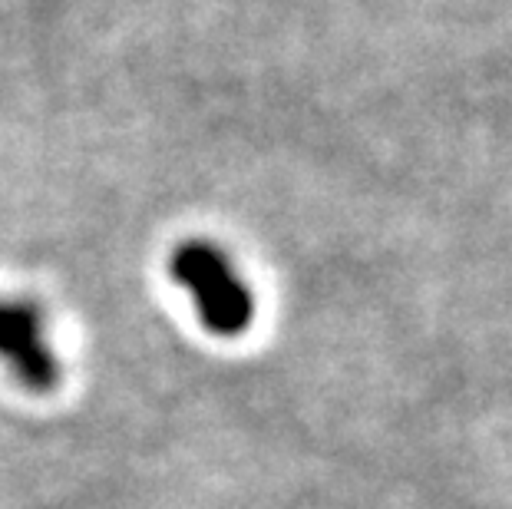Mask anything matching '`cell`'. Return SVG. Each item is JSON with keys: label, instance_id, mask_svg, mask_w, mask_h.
<instances>
[{"label": "cell", "instance_id": "cell-1", "mask_svg": "<svg viewBox=\"0 0 512 509\" xmlns=\"http://www.w3.org/2000/svg\"><path fill=\"white\" fill-rule=\"evenodd\" d=\"M169 275L189 291L192 308L215 338H238L255 318V298L235 262L215 242L189 238L169 258Z\"/></svg>", "mask_w": 512, "mask_h": 509}, {"label": "cell", "instance_id": "cell-2", "mask_svg": "<svg viewBox=\"0 0 512 509\" xmlns=\"http://www.w3.org/2000/svg\"><path fill=\"white\" fill-rule=\"evenodd\" d=\"M0 364L27 394L43 397L60 387V357L47 318L30 298H0Z\"/></svg>", "mask_w": 512, "mask_h": 509}]
</instances>
